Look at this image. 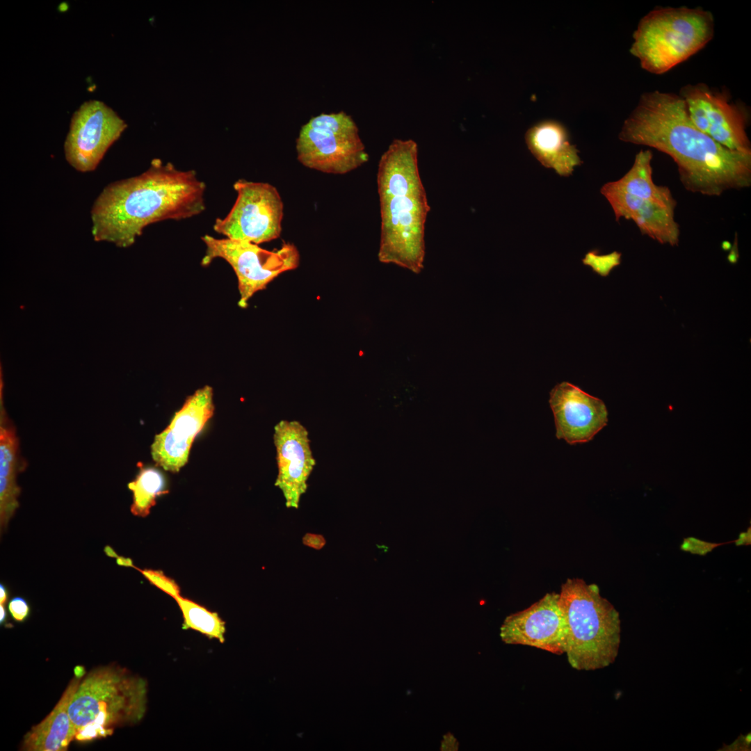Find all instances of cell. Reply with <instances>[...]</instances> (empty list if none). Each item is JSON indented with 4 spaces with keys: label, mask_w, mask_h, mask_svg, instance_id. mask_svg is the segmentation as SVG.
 I'll return each mask as SVG.
<instances>
[{
    "label": "cell",
    "mask_w": 751,
    "mask_h": 751,
    "mask_svg": "<svg viewBox=\"0 0 751 751\" xmlns=\"http://www.w3.org/2000/svg\"><path fill=\"white\" fill-rule=\"evenodd\" d=\"M277 476L275 483L282 492L286 506L298 508L316 460L309 433L298 421L281 420L274 427Z\"/></svg>",
    "instance_id": "5bb4252c"
},
{
    "label": "cell",
    "mask_w": 751,
    "mask_h": 751,
    "mask_svg": "<svg viewBox=\"0 0 751 751\" xmlns=\"http://www.w3.org/2000/svg\"><path fill=\"white\" fill-rule=\"evenodd\" d=\"M619 138L671 156L681 182L692 193L719 196L751 185V153L727 149L698 129L679 95L659 90L643 93L624 122Z\"/></svg>",
    "instance_id": "6da1fadb"
},
{
    "label": "cell",
    "mask_w": 751,
    "mask_h": 751,
    "mask_svg": "<svg viewBox=\"0 0 751 751\" xmlns=\"http://www.w3.org/2000/svg\"><path fill=\"white\" fill-rule=\"evenodd\" d=\"M19 467V440L14 427L8 422L1 405L0 418V518L1 528L6 526L17 508L20 488L16 477Z\"/></svg>",
    "instance_id": "d6986e66"
},
{
    "label": "cell",
    "mask_w": 751,
    "mask_h": 751,
    "mask_svg": "<svg viewBox=\"0 0 751 751\" xmlns=\"http://www.w3.org/2000/svg\"><path fill=\"white\" fill-rule=\"evenodd\" d=\"M525 140L528 150L544 167L562 177L572 175L582 161L578 150L570 143L566 128L556 120H544L528 129Z\"/></svg>",
    "instance_id": "ac0fdd59"
},
{
    "label": "cell",
    "mask_w": 751,
    "mask_h": 751,
    "mask_svg": "<svg viewBox=\"0 0 751 751\" xmlns=\"http://www.w3.org/2000/svg\"><path fill=\"white\" fill-rule=\"evenodd\" d=\"M302 544L316 550H320L326 544L325 538L320 534L307 533L302 537Z\"/></svg>",
    "instance_id": "484cf974"
},
{
    "label": "cell",
    "mask_w": 751,
    "mask_h": 751,
    "mask_svg": "<svg viewBox=\"0 0 751 751\" xmlns=\"http://www.w3.org/2000/svg\"><path fill=\"white\" fill-rule=\"evenodd\" d=\"M116 562H117L118 565H119L127 566V567H134L136 568V567L134 566L133 562H132L131 559L129 558H124V557H122V556H118L117 558Z\"/></svg>",
    "instance_id": "83f0119b"
},
{
    "label": "cell",
    "mask_w": 751,
    "mask_h": 751,
    "mask_svg": "<svg viewBox=\"0 0 751 751\" xmlns=\"http://www.w3.org/2000/svg\"><path fill=\"white\" fill-rule=\"evenodd\" d=\"M380 211L378 259L419 273L425 258V225L430 206L412 140L395 139L377 172Z\"/></svg>",
    "instance_id": "3957f363"
},
{
    "label": "cell",
    "mask_w": 751,
    "mask_h": 751,
    "mask_svg": "<svg viewBox=\"0 0 751 751\" xmlns=\"http://www.w3.org/2000/svg\"><path fill=\"white\" fill-rule=\"evenodd\" d=\"M559 605L565 627V654L576 670H597L613 663L621 643V621L596 584L579 578L563 583Z\"/></svg>",
    "instance_id": "277c9868"
},
{
    "label": "cell",
    "mask_w": 751,
    "mask_h": 751,
    "mask_svg": "<svg viewBox=\"0 0 751 751\" xmlns=\"http://www.w3.org/2000/svg\"><path fill=\"white\" fill-rule=\"evenodd\" d=\"M12 617L18 622L24 621L29 614V606L26 600L20 597L12 599L8 604Z\"/></svg>",
    "instance_id": "d4e9b609"
},
{
    "label": "cell",
    "mask_w": 751,
    "mask_h": 751,
    "mask_svg": "<svg viewBox=\"0 0 751 751\" xmlns=\"http://www.w3.org/2000/svg\"><path fill=\"white\" fill-rule=\"evenodd\" d=\"M163 474L154 467L140 468L136 478L128 484L133 492L131 512L138 517H146L155 505L158 496L167 492Z\"/></svg>",
    "instance_id": "44dd1931"
},
{
    "label": "cell",
    "mask_w": 751,
    "mask_h": 751,
    "mask_svg": "<svg viewBox=\"0 0 751 751\" xmlns=\"http://www.w3.org/2000/svg\"><path fill=\"white\" fill-rule=\"evenodd\" d=\"M85 675L83 666H76L74 677L53 710L40 723L28 732L22 742L26 751H64L75 738L76 730L69 707L73 696Z\"/></svg>",
    "instance_id": "e0dca14e"
},
{
    "label": "cell",
    "mask_w": 751,
    "mask_h": 751,
    "mask_svg": "<svg viewBox=\"0 0 751 751\" xmlns=\"http://www.w3.org/2000/svg\"><path fill=\"white\" fill-rule=\"evenodd\" d=\"M549 402L556 437L571 445L592 440L607 425L608 410L603 401L570 382L556 385Z\"/></svg>",
    "instance_id": "9a60e30c"
},
{
    "label": "cell",
    "mask_w": 751,
    "mask_h": 751,
    "mask_svg": "<svg viewBox=\"0 0 751 751\" xmlns=\"http://www.w3.org/2000/svg\"><path fill=\"white\" fill-rule=\"evenodd\" d=\"M296 147L302 165L328 174H346L369 160L355 122L344 111L312 118L301 127Z\"/></svg>",
    "instance_id": "52a82bcc"
},
{
    "label": "cell",
    "mask_w": 751,
    "mask_h": 751,
    "mask_svg": "<svg viewBox=\"0 0 751 751\" xmlns=\"http://www.w3.org/2000/svg\"><path fill=\"white\" fill-rule=\"evenodd\" d=\"M712 13L701 8H656L640 20L630 48L641 67L662 74L703 49L714 35Z\"/></svg>",
    "instance_id": "8992f818"
},
{
    "label": "cell",
    "mask_w": 751,
    "mask_h": 751,
    "mask_svg": "<svg viewBox=\"0 0 751 751\" xmlns=\"http://www.w3.org/2000/svg\"><path fill=\"white\" fill-rule=\"evenodd\" d=\"M620 254L616 252L605 256H597L590 252L583 259V263L591 266L601 275L606 276L614 266L620 264Z\"/></svg>",
    "instance_id": "cb8c5ba5"
},
{
    "label": "cell",
    "mask_w": 751,
    "mask_h": 751,
    "mask_svg": "<svg viewBox=\"0 0 751 751\" xmlns=\"http://www.w3.org/2000/svg\"><path fill=\"white\" fill-rule=\"evenodd\" d=\"M679 95L698 129L727 149L751 153L745 117L740 108L729 103L726 95L700 83L683 86Z\"/></svg>",
    "instance_id": "8fae6325"
},
{
    "label": "cell",
    "mask_w": 751,
    "mask_h": 751,
    "mask_svg": "<svg viewBox=\"0 0 751 751\" xmlns=\"http://www.w3.org/2000/svg\"><path fill=\"white\" fill-rule=\"evenodd\" d=\"M237 197L230 211L217 218L213 228L225 238L257 245L280 237L284 204L277 189L267 182L239 179Z\"/></svg>",
    "instance_id": "9c48e42d"
},
{
    "label": "cell",
    "mask_w": 751,
    "mask_h": 751,
    "mask_svg": "<svg viewBox=\"0 0 751 751\" xmlns=\"http://www.w3.org/2000/svg\"><path fill=\"white\" fill-rule=\"evenodd\" d=\"M202 240L206 245L202 266H209L213 259L220 258L232 266L238 280V305L242 308L248 306L255 293L265 289L280 274L296 269L300 264L299 251L291 243L269 251L250 242L216 239L207 234Z\"/></svg>",
    "instance_id": "ba28073f"
},
{
    "label": "cell",
    "mask_w": 751,
    "mask_h": 751,
    "mask_svg": "<svg viewBox=\"0 0 751 751\" xmlns=\"http://www.w3.org/2000/svg\"><path fill=\"white\" fill-rule=\"evenodd\" d=\"M214 410L211 387L205 385L188 396L169 425L154 437L151 455L155 463L166 471L178 472L188 462L195 438Z\"/></svg>",
    "instance_id": "7c38bea8"
},
{
    "label": "cell",
    "mask_w": 751,
    "mask_h": 751,
    "mask_svg": "<svg viewBox=\"0 0 751 751\" xmlns=\"http://www.w3.org/2000/svg\"><path fill=\"white\" fill-rule=\"evenodd\" d=\"M500 637L506 644L565 654V627L558 592H548L528 608L506 617Z\"/></svg>",
    "instance_id": "4fadbf2b"
},
{
    "label": "cell",
    "mask_w": 751,
    "mask_h": 751,
    "mask_svg": "<svg viewBox=\"0 0 751 751\" xmlns=\"http://www.w3.org/2000/svg\"><path fill=\"white\" fill-rule=\"evenodd\" d=\"M8 598V592L5 586L0 585V604L3 605Z\"/></svg>",
    "instance_id": "f1b7e54d"
},
{
    "label": "cell",
    "mask_w": 751,
    "mask_h": 751,
    "mask_svg": "<svg viewBox=\"0 0 751 751\" xmlns=\"http://www.w3.org/2000/svg\"><path fill=\"white\" fill-rule=\"evenodd\" d=\"M127 124L104 102L90 100L74 113L64 143L65 156L77 171L95 170Z\"/></svg>",
    "instance_id": "30bf717a"
},
{
    "label": "cell",
    "mask_w": 751,
    "mask_h": 751,
    "mask_svg": "<svg viewBox=\"0 0 751 751\" xmlns=\"http://www.w3.org/2000/svg\"><path fill=\"white\" fill-rule=\"evenodd\" d=\"M104 551L105 554L109 557L117 558L119 556L110 546H106L104 549Z\"/></svg>",
    "instance_id": "f546056e"
},
{
    "label": "cell",
    "mask_w": 751,
    "mask_h": 751,
    "mask_svg": "<svg viewBox=\"0 0 751 751\" xmlns=\"http://www.w3.org/2000/svg\"><path fill=\"white\" fill-rule=\"evenodd\" d=\"M142 574L154 586L171 596L174 599L180 596V588L172 579L165 576L161 571L150 569L139 570Z\"/></svg>",
    "instance_id": "603a6c76"
},
{
    "label": "cell",
    "mask_w": 751,
    "mask_h": 751,
    "mask_svg": "<svg viewBox=\"0 0 751 751\" xmlns=\"http://www.w3.org/2000/svg\"><path fill=\"white\" fill-rule=\"evenodd\" d=\"M184 619V627L198 631L220 643L225 640V623L216 613L181 595L176 599Z\"/></svg>",
    "instance_id": "7402d4cb"
},
{
    "label": "cell",
    "mask_w": 751,
    "mask_h": 751,
    "mask_svg": "<svg viewBox=\"0 0 751 751\" xmlns=\"http://www.w3.org/2000/svg\"><path fill=\"white\" fill-rule=\"evenodd\" d=\"M601 193L610 203L616 220H632L643 234L662 244L678 245L679 226L674 209L618 191L609 182L601 187Z\"/></svg>",
    "instance_id": "2e32d148"
},
{
    "label": "cell",
    "mask_w": 751,
    "mask_h": 751,
    "mask_svg": "<svg viewBox=\"0 0 751 751\" xmlns=\"http://www.w3.org/2000/svg\"><path fill=\"white\" fill-rule=\"evenodd\" d=\"M748 745H750V734L749 735L748 734L747 736H743V737L739 736L736 739V741L733 743L732 745H731L728 746L729 748H730L728 750H731L734 749L736 750H745L744 748H747V750H748V747L750 748V745L748 746Z\"/></svg>",
    "instance_id": "4316f807"
},
{
    "label": "cell",
    "mask_w": 751,
    "mask_h": 751,
    "mask_svg": "<svg viewBox=\"0 0 751 751\" xmlns=\"http://www.w3.org/2000/svg\"><path fill=\"white\" fill-rule=\"evenodd\" d=\"M6 613L3 605L0 604V621L2 623L6 618Z\"/></svg>",
    "instance_id": "4dcf8cb0"
},
{
    "label": "cell",
    "mask_w": 751,
    "mask_h": 751,
    "mask_svg": "<svg viewBox=\"0 0 751 751\" xmlns=\"http://www.w3.org/2000/svg\"><path fill=\"white\" fill-rule=\"evenodd\" d=\"M205 191L193 170L154 159L144 172L111 183L97 197L91 209L94 239L129 247L152 223L202 213Z\"/></svg>",
    "instance_id": "7a4b0ae2"
},
{
    "label": "cell",
    "mask_w": 751,
    "mask_h": 751,
    "mask_svg": "<svg viewBox=\"0 0 751 751\" xmlns=\"http://www.w3.org/2000/svg\"><path fill=\"white\" fill-rule=\"evenodd\" d=\"M147 684L116 665L99 667L82 678L69 707L75 739L90 741L111 735L145 714Z\"/></svg>",
    "instance_id": "5b68a950"
},
{
    "label": "cell",
    "mask_w": 751,
    "mask_h": 751,
    "mask_svg": "<svg viewBox=\"0 0 751 751\" xmlns=\"http://www.w3.org/2000/svg\"><path fill=\"white\" fill-rule=\"evenodd\" d=\"M652 159L650 150H641L631 169L619 180L609 183L618 191L675 210L677 202L670 190L656 185L652 179Z\"/></svg>",
    "instance_id": "ffe728a7"
}]
</instances>
